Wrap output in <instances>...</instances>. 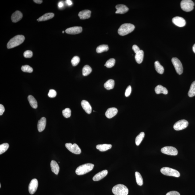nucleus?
Masks as SVG:
<instances>
[{
  "mask_svg": "<svg viewBox=\"0 0 195 195\" xmlns=\"http://www.w3.org/2000/svg\"><path fill=\"white\" fill-rule=\"evenodd\" d=\"M25 38L23 35H17L11 39L7 44L8 49H12L19 46L24 41Z\"/></svg>",
  "mask_w": 195,
  "mask_h": 195,
  "instance_id": "f257e3e1",
  "label": "nucleus"
},
{
  "mask_svg": "<svg viewBox=\"0 0 195 195\" xmlns=\"http://www.w3.org/2000/svg\"><path fill=\"white\" fill-rule=\"evenodd\" d=\"M94 166L93 164L90 163L80 165L76 169V174L78 175H82L86 174L93 170Z\"/></svg>",
  "mask_w": 195,
  "mask_h": 195,
  "instance_id": "f03ea898",
  "label": "nucleus"
},
{
  "mask_svg": "<svg viewBox=\"0 0 195 195\" xmlns=\"http://www.w3.org/2000/svg\"><path fill=\"white\" fill-rule=\"evenodd\" d=\"M135 26L131 24L126 23L123 24L119 28L118 34L120 35L124 36L129 34L134 30Z\"/></svg>",
  "mask_w": 195,
  "mask_h": 195,
  "instance_id": "7ed1b4c3",
  "label": "nucleus"
},
{
  "mask_svg": "<svg viewBox=\"0 0 195 195\" xmlns=\"http://www.w3.org/2000/svg\"><path fill=\"white\" fill-rule=\"evenodd\" d=\"M112 192L115 195H128L129 190L125 185L119 184L113 187Z\"/></svg>",
  "mask_w": 195,
  "mask_h": 195,
  "instance_id": "20e7f679",
  "label": "nucleus"
},
{
  "mask_svg": "<svg viewBox=\"0 0 195 195\" xmlns=\"http://www.w3.org/2000/svg\"><path fill=\"white\" fill-rule=\"evenodd\" d=\"M161 172L163 174L165 175L173 176L176 177H179L180 176V173L178 171L167 167H165L161 168Z\"/></svg>",
  "mask_w": 195,
  "mask_h": 195,
  "instance_id": "39448f33",
  "label": "nucleus"
},
{
  "mask_svg": "<svg viewBox=\"0 0 195 195\" xmlns=\"http://www.w3.org/2000/svg\"><path fill=\"white\" fill-rule=\"evenodd\" d=\"M180 5L183 10L189 12L193 10L194 4L191 0H183L181 1Z\"/></svg>",
  "mask_w": 195,
  "mask_h": 195,
  "instance_id": "423d86ee",
  "label": "nucleus"
},
{
  "mask_svg": "<svg viewBox=\"0 0 195 195\" xmlns=\"http://www.w3.org/2000/svg\"><path fill=\"white\" fill-rule=\"evenodd\" d=\"M172 62L177 73L180 75L182 74L183 68L180 60L177 57H173L172 59Z\"/></svg>",
  "mask_w": 195,
  "mask_h": 195,
  "instance_id": "0eeeda50",
  "label": "nucleus"
},
{
  "mask_svg": "<svg viewBox=\"0 0 195 195\" xmlns=\"http://www.w3.org/2000/svg\"><path fill=\"white\" fill-rule=\"evenodd\" d=\"M65 146L67 149L71 153L76 154H80L81 153L80 148L76 144L66 143Z\"/></svg>",
  "mask_w": 195,
  "mask_h": 195,
  "instance_id": "6e6552de",
  "label": "nucleus"
},
{
  "mask_svg": "<svg viewBox=\"0 0 195 195\" xmlns=\"http://www.w3.org/2000/svg\"><path fill=\"white\" fill-rule=\"evenodd\" d=\"M161 153L170 155L175 156L178 154V151L176 148L172 146H165L161 150Z\"/></svg>",
  "mask_w": 195,
  "mask_h": 195,
  "instance_id": "1a4fd4ad",
  "label": "nucleus"
},
{
  "mask_svg": "<svg viewBox=\"0 0 195 195\" xmlns=\"http://www.w3.org/2000/svg\"><path fill=\"white\" fill-rule=\"evenodd\" d=\"M188 121L185 120H181L175 124L173 128L176 130H180L185 129L188 125Z\"/></svg>",
  "mask_w": 195,
  "mask_h": 195,
  "instance_id": "9d476101",
  "label": "nucleus"
},
{
  "mask_svg": "<svg viewBox=\"0 0 195 195\" xmlns=\"http://www.w3.org/2000/svg\"><path fill=\"white\" fill-rule=\"evenodd\" d=\"M38 185V181L37 179H33L31 180L28 187L29 192L30 194H33L35 193L37 190Z\"/></svg>",
  "mask_w": 195,
  "mask_h": 195,
  "instance_id": "9b49d317",
  "label": "nucleus"
},
{
  "mask_svg": "<svg viewBox=\"0 0 195 195\" xmlns=\"http://www.w3.org/2000/svg\"><path fill=\"white\" fill-rule=\"evenodd\" d=\"M172 22L176 26L180 27H184L186 25L185 20L182 17L179 16H176L173 18Z\"/></svg>",
  "mask_w": 195,
  "mask_h": 195,
  "instance_id": "f8f14e48",
  "label": "nucleus"
},
{
  "mask_svg": "<svg viewBox=\"0 0 195 195\" xmlns=\"http://www.w3.org/2000/svg\"><path fill=\"white\" fill-rule=\"evenodd\" d=\"M82 29L80 26H74L69 28L65 30V32L70 34H76L81 33L82 32Z\"/></svg>",
  "mask_w": 195,
  "mask_h": 195,
  "instance_id": "ddd939ff",
  "label": "nucleus"
},
{
  "mask_svg": "<svg viewBox=\"0 0 195 195\" xmlns=\"http://www.w3.org/2000/svg\"><path fill=\"white\" fill-rule=\"evenodd\" d=\"M108 173V171L107 170L101 171L96 174L93 177V180L95 181H99L105 177L107 175Z\"/></svg>",
  "mask_w": 195,
  "mask_h": 195,
  "instance_id": "4468645a",
  "label": "nucleus"
},
{
  "mask_svg": "<svg viewBox=\"0 0 195 195\" xmlns=\"http://www.w3.org/2000/svg\"><path fill=\"white\" fill-rule=\"evenodd\" d=\"M117 112H118V110L117 108L114 107L109 108L105 112V115L108 118H112L117 114Z\"/></svg>",
  "mask_w": 195,
  "mask_h": 195,
  "instance_id": "2eb2a0df",
  "label": "nucleus"
},
{
  "mask_svg": "<svg viewBox=\"0 0 195 195\" xmlns=\"http://www.w3.org/2000/svg\"><path fill=\"white\" fill-rule=\"evenodd\" d=\"M46 124V119L45 117H42L38 121L37 128L39 132H42L45 129Z\"/></svg>",
  "mask_w": 195,
  "mask_h": 195,
  "instance_id": "dca6fc26",
  "label": "nucleus"
},
{
  "mask_svg": "<svg viewBox=\"0 0 195 195\" xmlns=\"http://www.w3.org/2000/svg\"><path fill=\"white\" fill-rule=\"evenodd\" d=\"M81 105L83 109L88 114H90L92 111V107L89 102L86 100H83L81 101Z\"/></svg>",
  "mask_w": 195,
  "mask_h": 195,
  "instance_id": "f3484780",
  "label": "nucleus"
},
{
  "mask_svg": "<svg viewBox=\"0 0 195 195\" xmlns=\"http://www.w3.org/2000/svg\"><path fill=\"white\" fill-rule=\"evenodd\" d=\"M116 9L117 10L115 13L117 14H124L129 11L127 7L124 5H117L116 6Z\"/></svg>",
  "mask_w": 195,
  "mask_h": 195,
  "instance_id": "a211bd4d",
  "label": "nucleus"
},
{
  "mask_svg": "<svg viewBox=\"0 0 195 195\" xmlns=\"http://www.w3.org/2000/svg\"><path fill=\"white\" fill-rule=\"evenodd\" d=\"M22 14L21 12L17 11L13 13L11 16L12 21L14 22H17L22 19Z\"/></svg>",
  "mask_w": 195,
  "mask_h": 195,
  "instance_id": "6ab92c4d",
  "label": "nucleus"
},
{
  "mask_svg": "<svg viewBox=\"0 0 195 195\" xmlns=\"http://www.w3.org/2000/svg\"><path fill=\"white\" fill-rule=\"evenodd\" d=\"M91 12L89 10H84L79 13L78 15L81 20L88 19L90 18Z\"/></svg>",
  "mask_w": 195,
  "mask_h": 195,
  "instance_id": "aec40b11",
  "label": "nucleus"
},
{
  "mask_svg": "<svg viewBox=\"0 0 195 195\" xmlns=\"http://www.w3.org/2000/svg\"><path fill=\"white\" fill-rule=\"evenodd\" d=\"M50 166L52 171L55 174L58 175L59 172L60 168L57 163L55 161L52 160L51 162Z\"/></svg>",
  "mask_w": 195,
  "mask_h": 195,
  "instance_id": "412c9836",
  "label": "nucleus"
},
{
  "mask_svg": "<svg viewBox=\"0 0 195 195\" xmlns=\"http://www.w3.org/2000/svg\"><path fill=\"white\" fill-rule=\"evenodd\" d=\"M155 92L156 94H158L162 93L164 94H167L168 93L167 89L161 85H158L155 89Z\"/></svg>",
  "mask_w": 195,
  "mask_h": 195,
  "instance_id": "4be33fe9",
  "label": "nucleus"
},
{
  "mask_svg": "<svg viewBox=\"0 0 195 195\" xmlns=\"http://www.w3.org/2000/svg\"><path fill=\"white\" fill-rule=\"evenodd\" d=\"M112 147V146L111 144H104L97 145L96 148L100 151L103 152L111 149Z\"/></svg>",
  "mask_w": 195,
  "mask_h": 195,
  "instance_id": "5701e85b",
  "label": "nucleus"
},
{
  "mask_svg": "<svg viewBox=\"0 0 195 195\" xmlns=\"http://www.w3.org/2000/svg\"><path fill=\"white\" fill-rule=\"evenodd\" d=\"M144 57V52L142 50H140L139 52L136 54L135 56L136 62L137 63L141 64L143 61Z\"/></svg>",
  "mask_w": 195,
  "mask_h": 195,
  "instance_id": "b1692460",
  "label": "nucleus"
},
{
  "mask_svg": "<svg viewBox=\"0 0 195 195\" xmlns=\"http://www.w3.org/2000/svg\"><path fill=\"white\" fill-rule=\"evenodd\" d=\"M54 16V14L53 13H48L44 14V15L38 18V21H43L51 19Z\"/></svg>",
  "mask_w": 195,
  "mask_h": 195,
  "instance_id": "393cba45",
  "label": "nucleus"
},
{
  "mask_svg": "<svg viewBox=\"0 0 195 195\" xmlns=\"http://www.w3.org/2000/svg\"><path fill=\"white\" fill-rule=\"evenodd\" d=\"M28 99L29 104L32 107L35 109H37L38 107V105H37V102L35 98L32 96L29 95L28 97Z\"/></svg>",
  "mask_w": 195,
  "mask_h": 195,
  "instance_id": "a878e982",
  "label": "nucleus"
},
{
  "mask_svg": "<svg viewBox=\"0 0 195 195\" xmlns=\"http://www.w3.org/2000/svg\"><path fill=\"white\" fill-rule=\"evenodd\" d=\"M115 86L114 80L110 79L108 80L104 84V87L107 90H109L113 89Z\"/></svg>",
  "mask_w": 195,
  "mask_h": 195,
  "instance_id": "bb28decb",
  "label": "nucleus"
},
{
  "mask_svg": "<svg viewBox=\"0 0 195 195\" xmlns=\"http://www.w3.org/2000/svg\"><path fill=\"white\" fill-rule=\"evenodd\" d=\"M155 67L157 73L160 74H163L164 72V67L160 64L158 61L155 62Z\"/></svg>",
  "mask_w": 195,
  "mask_h": 195,
  "instance_id": "cd10ccee",
  "label": "nucleus"
},
{
  "mask_svg": "<svg viewBox=\"0 0 195 195\" xmlns=\"http://www.w3.org/2000/svg\"><path fill=\"white\" fill-rule=\"evenodd\" d=\"M109 50V47L107 45H102L98 47L96 51L98 53H101L103 52L107 51Z\"/></svg>",
  "mask_w": 195,
  "mask_h": 195,
  "instance_id": "c85d7f7f",
  "label": "nucleus"
},
{
  "mask_svg": "<svg viewBox=\"0 0 195 195\" xmlns=\"http://www.w3.org/2000/svg\"><path fill=\"white\" fill-rule=\"evenodd\" d=\"M92 72V68L89 65H85L83 68L82 72L83 75L84 76H88V75H89Z\"/></svg>",
  "mask_w": 195,
  "mask_h": 195,
  "instance_id": "c756f323",
  "label": "nucleus"
},
{
  "mask_svg": "<svg viewBox=\"0 0 195 195\" xmlns=\"http://www.w3.org/2000/svg\"><path fill=\"white\" fill-rule=\"evenodd\" d=\"M135 177L137 184L140 186L142 185L143 184V180L139 172H135Z\"/></svg>",
  "mask_w": 195,
  "mask_h": 195,
  "instance_id": "7c9ffc66",
  "label": "nucleus"
},
{
  "mask_svg": "<svg viewBox=\"0 0 195 195\" xmlns=\"http://www.w3.org/2000/svg\"><path fill=\"white\" fill-rule=\"evenodd\" d=\"M145 137V133L144 132H142L140 133L136 137L135 142L136 145L139 146L141 143L142 141Z\"/></svg>",
  "mask_w": 195,
  "mask_h": 195,
  "instance_id": "2f4dec72",
  "label": "nucleus"
},
{
  "mask_svg": "<svg viewBox=\"0 0 195 195\" xmlns=\"http://www.w3.org/2000/svg\"><path fill=\"white\" fill-rule=\"evenodd\" d=\"M188 95L190 97H192L195 96V81L192 82L191 85Z\"/></svg>",
  "mask_w": 195,
  "mask_h": 195,
  "instance_id": "473e14b6",
  "label": "nucleus"
},
{
  "mask_svg": "<svg viewBox=\"0 0 195 195\" xmlns=\"http://www.w3.org/2000/svg\"><path fill=\"white\" fill-rule=\"evenodd\" d=\"M9 147V145L7 143H4L0 145V154L1 155L7 151Z\"/></svg>",
  "mask_w": 195,
  "mask_h": 195,
  "instance_id": "72a5a7b5",
  "label": "nucleus"
},
{
  "mask_svg": "<svg viewBox=\"0 0 195 195\" xmlns=\"http://www.w3.org/2000/svg\"><path fill=\"white\" fill-rule=\"evenodd\" d=\"M115 63V60L113 58L110 59L107 61L105 66L108 68H111L114 66Z\"/></svg>",
  "mask_w": 195,
  "mask_h": 195,
  "instance_id": "f704fd0d",
  "label": "nucleus"
},
{
  "mask_svg": "<svg viewBox=\"0 0 195 195\" xmlns=\"http://www.w3.org/2000/svg\"><path fill=\"white\" fill-rule=\"evenodd\" d=\"M22 71L25 72L32 73L33 71L32 68L28 65H25L22 66L21 68Z\"/></svg>",
  "mask_w": 195,
  "mask_h": 195,
  "instance_id": "c9c22d12",
  "label": "nucleus"
},
{
  "mask_svg": "<svg viewBox=\"0 0 195 195\" xmlns=\"http://www.w3.org/2000/svg\"><path fill=\"white\" fill-rule=\"evenodd\" d=\"M63 115L65 118H68L70 117L71 114V111L69 108H66L62 111Z\"/></svg>",
  "mask_w": 195,
  "mask_h": 195,
  "instance_id": "e433bc0d",
  "label": "nucleus"
},
{
  "mask_svg": "<svg viewBox=\"0 0 195 195\" xmlns=\"http://www.w3.org/2000/svg\"><path fill=\"white\" fill-rule=\"evenodd\" d=\"M80 61V57L77 56H74L71 61V62L73 66H76L79 63Z\"/></svg>",
  "mask_w": 195,
  "mask_h": 195,
  "instance_id": "4c0bfd02",
  "label": "nucleus"
},
{
  "mask_svg": "<svg viewBox=\"0 0 195 195\" xmlns=\"http://www.w3.org/2000/svg\"><path fill=\"white\" fill-rule=\"evenodd\" d=\"M33 52L30 50H27L24 53V56L25 58H31L33 56Z\"/></svg>",
  "mask_w": 195,
  "mask_h": 195,
  "instance_id": "58836bf2",
  "label": "nucleus"
},
{
  "mask_svg": "<svg viewBox=\"0 0 195 195\" xmlns=\"http://www.w3.org/2000/svg\"><path fill=\"white\" fill-rule=\"evenodd\" d=\"M57 93L56 91L54 89H51L49 91L48 96L50 98H54L57 96Z\"/></svg>",
  "mask_w": 195,
  "mask_h": 195,
  "instance_id": "ea45409f",
  "label": "nucleus"
},
{
  "mask_svg": "<svg viewBox=\"0 0 195 195\" xmlns=\"http://www.w3.org/2000/svg\"><path fill=\"white\" fill-rule=\"evenodd\" d=\"M132 92V88L130 85L127 88L125 92V97H128L130 95Z\"/></svg>",
  "mask_w": 195,
  "mask_h": 195,
  "instance_id": "a19ab883",
  "label": "nucleus"
},
{
  "mask_svg": "<svg viewBox=\"0 0 195 195\" xmlns=\"http://www.w3.org/2000/svg\"><path fill=\"white\" fill-rule=\"evenodd\" d=\"M132 49H133V50L134 51L136 54L138 53V52H139L140 50L139 47L135 45H133V47H132Z\"/></svg>",
  "mask_w": 195,
  "mask_h": 195,
  "instance_id": "79ce46f5",
  "label": "nucleus"
},
{
  "mask_svg": "<svg viewBox=\"0 0 195 195\" xmlns=\"http://www.w3.org/2000/svg\"><path fill=\"white\" fill-rule=\"evenodd\" d=\"M166 195H180L178 192L176 191H172L167 193Z\"/></svg>",
  "mask_w": 195,
  "mask_h": 195,
  "instance_id": "37998d69",
  "label": "nucleus"
},
{
  "mask_svg": "<svg viewBox=\"0 0 195 195\" xmlns=\"http://www.w3.org/2000/svg\"><path fill=\"white\" fill-rule=\"evenodd\" d=\"M5 111V108L3 105H0V115H2Z\"/></svg>",
  "mask_w": 195,
  "mask_h": 195,
  "instance_id": "c03bdc74",
  "label": "nucleus"
},
{
  "mask_svg": "<svg viewBox=\"0 0 195 195\" xmlns=\"http://www.w3.org/2000/svg\"><path fill=\"white\" fill-rule=\"evenodd\" d=\"M58 6L59 7V8H61L63 7L64 6L63 3L62 2H60L58 3Z\"/></svg>",
  "mask_w": 195,
  "mask_h": 195,
  "instance_id": "a18cd8bd",
  "label": "nucleus"
},
{
  "mask_svg": "<svg viewBox=\"0 0 195 195\" xmlns=\"http://www.w3.org/2000/svg\"><path fill=\"white\" fill-rule=\"evenodd\" d=\"M66 3L69 6H71V5H72V1H70V0H67V1H66Z\"/></svg>",
  "mask_w": 195,
  "mask_h": 195,
  "instance_id": "49530a36",
  "label": "nucleus"
},
{
  "mask_svg": "<svg viewBox=\"0 0 195 195\" xmlns=\"http://www.w3.org/2000/svg\"><path fill=\"white\" fill-rule=\"evenodd\" d=\"M33 1L36 3L39 4L42 3L43 2V1H41V0H34Z\"/></svg>",
  "mask_w": 195,
  "mask_h": 195,
  "instance_id": "de8ad7c7",
  "label": "nucleus"
},
{
  "mask_svg": "<svg viewBox=\"0 0 195 195\" xmlns=\"http://www.w3.org/2000/svg\"><path fill=\"white\" fill-rule=\"evenodd\" d=\"M193 52H194L195 54V44L194 45L193 47Z\"/></svg>",
  "mask_w": 195,
  "mask_h": 195,
  "instance_id": "09e8293b",
  "label": "nucleus"
},
{
  "mask_svg": "<svg viewBox=\"0 0 195 195\" xmlns=\"http://www.w3.org/2000/svg\"><path fill=\"white\" fill-rule=\"evenodd\" d=\"M1 184H0V188H1Z\"/></svg>",
  "mask_w": 195,
  "mask_h": 195,
  "instance_id": "8fccbe9b",
  "label": "nucleus"
},
{
  "mask_svg": "<svg viewBox=\"0 0 195 195\" xmlns=\"http://www.w3.org/2000/svg\"><path fill=\"white\" fill-rule=\"evenodd\" d=\"M64 33V31H63V33Z\"/></svg>",
  "mask_w": 195,
  "mask_h": 195,
  "instance_id": "3c124183",
  "label": "nucleus"
}]
</instances>
